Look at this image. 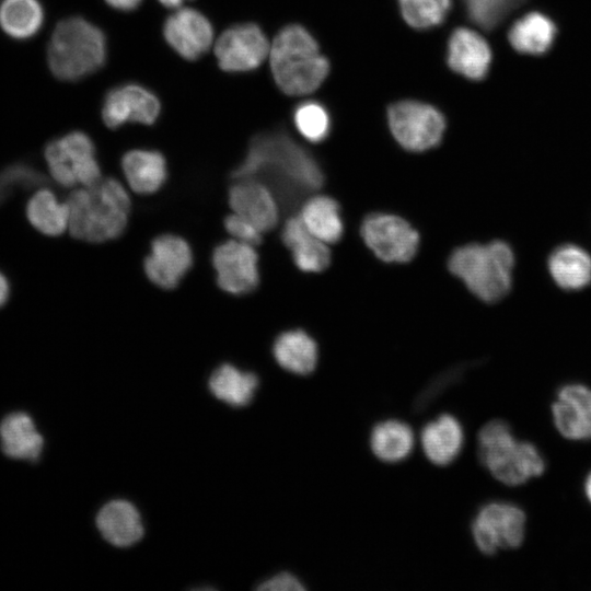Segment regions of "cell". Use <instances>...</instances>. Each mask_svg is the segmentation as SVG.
Listing matches in <instances>:
<instances>
[{
    "instance_id": "cell-1",
    "label": "cell",
    "mask_w": 591,
    "mask_h": 591,
    "mask_svg": "<svg viewBox=\"0 0 591 591\" xmlns=\"http://www.w3.org/2000/svg\"><path fill=\"white\" fill-rule=\"evenodd\" d=\"M233 177L271 179L280 199L290 205L320 189L325 179L315 157L283 130L255 136Z\"/></svg>"
},
{
    "instance_id": "cell-2",
    "label": "cell",
    "mask_w": 591,
    "mask_h": 591,
    "mask_svg": "<svg viewBox=\"0 0 591 591\" xmlns=\"http://www.w3.org/2000/svg\"><path fill=\"white\" fill-rule=\"evenodd\" d=\"M68 231L82 241L100 243L118 237L126 229L130 198L120 182L101 179L70 193Z\"/></svg>"
},
{
    "instance_id": "cell-3",
    "label": "cell",
    "mask_w": 591,
    "mask_h": 591,
    "mask_svg": "<svg viewBox=\"0 0 591 591\" xmlns=\"http://www.w3.org/2000/svg\"><path fill=\"white\" fill-rule=\"evenodd\" d=\"M268 57L275 83L291 96L314 92L329 73V61L317 42L299 24H289L277 33Z\"/></svg>"
},
{
    "instance_id": "cell-4",
    "label": "cell",
    "mask_w": 591,
    "mask_h": 591,
    "mask_svg": "<svg viewBox=\"0 0 591 591\" xmlns=\"http://www.w3.org/2000/svg\"><path fill=\"white\" fill-rule=\"evenodd\" d=\"M106 57L104 32L81 16L60 21L47 47L49 69L62 81H78L96 72Z\"/></svg>"
},
{
    "instance_id": "cell-5",
    "label": "cell",
    "mask_w": 591,
    "mask_h": 591,
    "mask_svg": "<svg viewBox=\"0 0 591 591\" xmlns=\"http://www.w3.org/2000/svg\"><path fill=\"white\" fill-rule=\"evenodd\" d=\"M514 255L503 241L470 243L455 248L448 260L450 271L479 300L498 302L512 286Z\"/></svg>"
},
{
    "instance_id": "cell-6",
    "label": "cell",
    "mask_w": 591,
    "mask_h": 591,
    "mask_svg": "<svg viewBox=\"0 0 591 591\" xmlns=\"http://www.w3.org/2000/svg\"><path fill=\"white\" fill-rule=\"evenodd\" d=\"M478 455L488 472L509 486L538 477L546 464L538 449L530 442L517 441L503 420H491L478 432Z\"/></svg>"
},
{
    "instance_id": "cell-7",
    "label": "cell",
    "mask_w": 591,
    "mask_h": 591,
    "mask_svg": "<svg viewBox=\"0 0 591 591\" xmlns=\"http://www.w3.org/2000/svg\"><path fill=\"white\" fill-rule=\"evenodd\" d=\"M44 157L50 176L60 186L80 184L86 187L102 179L93 141L82 131H72L50 141Z\"/></svg>"
},
{
    "instance_id": "cell-8",
    "label": "cell",
    "mask_w": 591,
    "mask_h": 591,
    "mask_svg": "<svg viewBox=\"0 0 591 591\" xmlns=\"http://www.w3.org/2000/svg\"><path fill=\"white\" fill-rule=\"evenodd\" d=\"M387 123L397 143L410 152H424L440 144L447 121L434 106L415 100L392 103Z\"/></svg>"
},
{
    "instance_id": "cell-9",
    "label": "cell",
    "mask_w": 591,
    "mask_h": 591,
    "mask_svg": "<svg viewBox=\"0 0 591 591\" xmlns=\"http://www.w3.org/2000/svg\"><path fill=\"white\" fill-rule=\"evenodd\" d=\"M525 523V513L520 507L495 501L477 512L472 536L483 554L493 555L501 548L519 547L524 540Z\"/></svg>"
},
{
    "instance_id": "cell-10",
    "label": "cell",
    "mask_w": 591,
    "mask_h": 591,
    "mask_svg": "<svg viewBox=\"0 0 591 591\" xmlns=\"http://www.w3.org/2000/svg\"><path fill=\"white\" fill-rule=\"evenodd\" d=\"M361 236L374 255L386 263H407L418 251V232L403 218L384 212L368 215Z\"/></svg>"
},
{
    "instance_id": "cell-11",
    "label": "cell",
    "mask_w": 591,
    "mask_h": 591,
    "mask_svg": "<svg viewBox=\"0 0 591 591\" xmlns=\"http://www.w3.org/2000/svg\"><path fill=\"white\" fill-rule=\"evenodd\" d=\"M270 44L255 23H240L227 28L215 44L218 66L227 72L257 69L268 57Z\"/></svg>"
},
{
    "instance_id": "cell-12",
    "label": "cell",
    "mask_w": 591,
    "mask_h": 591,
    "mask_svg": "<svg viewBox=\"0 0 591 591\" xmlns=\"http://www.w3.org/2000/svg\"><path fill=\"white\" fill-rule=\"evenodd\" d=\"M218 286L235 296L254 291L259 283L258 255L253 245L230 240L212 254Z\"/></svg>"
},
{
    "instance_id": "cell-13",
    "label": "cell",
    "mask_w": 591,
    "mask_h": 591,
    "mask_svg": "<svg viewBox=\"0 0 591 591\" xmlns=\"http://www.w3.org/2000/svg\"><path fill=\"white\" fill-rule=\"evenodd\" d=\"M160 112L161 104L157 95L136 83L109 90L102 105V118L108 128H117L125 123L152 125Z\"/></svg>"
},
{
    "instance_id": "cell-14",
    "label": "cell",
    "mask_w": 591,
    "mask_h": 591,
    "mask_svg": "<svg viewBox=\"0 0 591 591\" xmlns=\"http://www.w3.org/2000/svg\"><path fill=\"white\" fill-rule=\"evenodd\" d=\"M193 263L188 243L173 234H162L151 243L144 259V273L152 283L162 289L175 288Z\"/></svg>"
},
{
    "instance_id": "cell-15",
    "label": "cell",
    "mask_w": 591,
    "mask_h": 591,
    "mask_svg": "<svg viewBox=\"0 0 591 591\" xmlns=\"http://www.w3.org/2000/svg\"><path fill=\"white\" fill-rule=\"evenodd\" d=\"M163 36L181 57L196 60L212 45L213 27L201 12L181 8L165 20Z\"/></svg>"
},
{
    "instance_id": "cell-16",
    "label": "cell",
    "mask_w": 591,
    "mask_h": 591,
    "mask_svg": "<svg viewBox=\"0 0 591 591\" xmlns=\"http://www.w3.org/2000/svg\"><path fill=\"white\" fill-rule=\"evenodd\" d=\"M229 204L234 213L253 223L262 233L270 231L278 222L276 196L258 178H239L230 188Z\"/></svg>"
},
{
    "instance_id": "cell-17",
    "label": "cell",
    "mask_w": 591,
    "mask_h": 591,
    "mask_svg": "<svg viewBox=\"0 0 591 591\" xmlns=\"http://www.w3.org/2000/svg\"><path fill=\"white\" fill-rule=\"evenodd\" d=\"M557 431L566 439H591V389L583 384L564 385L552 406Z\"/></svg>"
},
{
    "instance_id": "cell-18",
    "label": "cell",
    "mask_w": 591,
    "mask_h": 591,
    "mask_svg": "<svg viewBox=\"0 0 591 591\" xmlns=\"http://www.w3.org/2000/svg\"><path fill=\"white\" fill-rule=\"evenodd\" d=\"M490 61V48L478 33L457 27L450 34L447 63L451 70L466 79L478 81L486 77Z\"/></svg>"
},
{
    "instance_id": "cell-19",
    "label": "cell",
    "mask_w": 591,
    "mask_h": 591,
    "mask_svg": "<svg viewBox=\"0 0 591 591\" xmlns=\"http://www.w3.org/2000/svg\"><path fill=\"white\" fill-rule=\"evenodd\" d=\"M281 240L290 250L296 266L305 273H320L331 263L327 244L315 237L299 216L287 219Z\"/></svg>"
},
{
    "instance_id": "cell-20",
    "label": "cell",
    "mask_w": 591,
    "mask_h": 591,
    "mask_svg": "<svg viewBox=\"0 0 591 591\" xmlns=\"http://www.w3.org/2000/svg\"><path fill=\"white\" fill-rule=\"evenodd\" d=\"M96 526L112 545L127 547L143 535L141 517L136 507L121 499L107 502L96 515Z\"/></svg>"
},
{
    "instance_id": "cell-21",
    "label": "cell",
    "mask_w": 591,
    "mask_h": 591,
    "mask_svg": "<svg viewBox=\"0 0 591 591\" xmlns=\"http://www.w3.org/2000/svg\"><path fill=\"white\" fill-rule=\"evenodd\" d=\"M464 442L460 421L443 414L421 430L420 443L427 459L436 465H447L457 457Z\"/></svg>"
},
{
    "instance_id": "cell-22",
    "label": "cell",
    "mask_w": 591,
    "mask_h": 591,
    "mask_svg": "<svg viewBox=\"0 0 591 591\" xmlns=\"http://www.w3.org/2000/svg\"><path fill=\"white\" fill-rule=\"evenodd\" d=\"M121 169L129 187L142 195L159 190L167 176L166 161L155 150L135 149L126 152Z\"/></svg>"
},
{
    "instance_id": "cell-23",
    "label": "cell",
    "mask_w": 591,
    "mask_h": 591,
    "mask_svg": "<svg viewBox=\"0 0 591 591\" xmlns=\"http://www.w3.org/2000/svg\"><path fill=\"white\" fill-rule=\"evenodd\" d=\"M273 355L282 369L306 375L313 372L317 364L318 349L316 341L308 333L291 329L277 336Z\"/></svg>"
},
{
    "instance_id": "cell-24",
    "label": "cell",
    "mask_w": 591,
    "mask_h": 591,
    "mask_svg": "<svg viewBox=\"0 0 591 591\" xmlns=\"http://www.w3.org/2000/svg\"><path fill=\"white\" fill-rule=\"evenodd\" d=\"M0 438L3 453L13 459L36 461L44 445L32 418L24 413H13L2 420Z\"/></svg>"
},
{
    "instance_id": "cell-25",
    "label": "cell",
    "mask_w": 591,
    "mask_h": 591,
    "mask_svg": "<svg viewBox=\"0 0 591 591\" xmlns=\"http://www.w3.org/2000/svg\"><path fill=\"white\" fill-rule=\"evenodd\" d=\"M547 265L552 278L564 290H579L591 282V256L575 244L554 250Z\"/></svg>"
},
{
    "instance_id": "cell-26",
    "label": "cell",
    "mask_w": 591,
    "mask_h": 591,
    "mask_svg": "<svg viewBox=\"0 0 591 591\" xmlns=\"http://www.w3.org/2000/svg\"><path fill=\"white\" fill-rule=\"evenodd\" d=\"M299 217L308 230L326 244H333L343 237L344 221L338 202L329 196H314L309 198Z\"/></svg>"
},
{
    "instance_id": "cell-27",
    "label": "cell",
    "mask_w": 591,
    "mask_h": 591,
    "mask_svg": "<svg viewBox=\"0 0 591 591\" xmlns=\"http://www.w3.org/2000/svg\"><path fill=\"white\" fill-rule=\"evenodd\" d=\"M415 436L412 428L399 420L389 419L375 425L370 434L373 454L389 463L406 459L414 449Z\"/></svg>"
},
{
    "instance_id": "cell-28",
    "label": "cell",
    "mask_w": 591,
    "mask_h": 591,
    "mask_svg": "<svg viewBox=\"0 0 591 591\" xmlns=\"http://www.w3.org/2000/svg\"><path fill=\"white\" fill-rule=\"evenodd\" d=\"M211 393L220 401L236 407L247 405L258 386V378L232 364L218 367L209 379Z\"/></svg>"
},
{
    "instance_id": "cell-29",
    "label": "cell",
    "mask_w": 591,
    "mask_h": 591,
    "mask_svg": "<svg viewBox=\"0 0 591 591\" xmlns=\"http://www.w3.org/2000/svg\"><path fill=\"white\" fill-rule=\"evenodd\" d=\"M30 223L40 233L57 236L68 230L69 211L67 202H61L48 189L37 190L26 205Z\"/></svg>"
},
{
    "instance_id": "cell-30",
    "label": "cell",
    "mask_w": 591,
    "mask_h": 591,
    "mask_svg": "<svg viewBox=\"0 0 591 591\" xmlns=\"http://www.w3.org/2000/svg\"><path fill=\"white\" fill-rule=\"evenodd\" d=\"M43 22L44 10L38 0H2L0 3V26L13 38H31Z\"/></svg>"
},
{
    "instance_id": "cell-31",
    "label": "cell",
    "mask_w": 591,
    "mask_h": 591,
    "mask_svg": "<svg viewBox=\"0 0 591 591\" xmlns=\"http://www.w3.org/2000/svg\"><path fill=\"white\" fill-rule=\"evenodd\" d=\"M556 33L554 23L541 13H530L517 21L510 32L512 47L523 54H542L552 45Z\"/></svg>"
},
{
    "instance_id": "cell-32",
    "label": "cell",
    "mask_w": 591,
    "mask_h": 591,
    "mask_svg": "<svg viewBox=\"0 0 591 591\" xmlns=\"http://www.w3.org/2000/svg\"><path fill=\"white\" fill-rule=\"evenodd\" d=\"M293 123L299 134L309 142L320 143L331 132L332 119L326 106L318 101H304L293 111Z\"/></svg>"
},
{
    "instance_id": "cell-33",
    "label": "cell",
    "mask_w": 591,
    "mask_h": 591,
    "mask_svg": "<svg viewBox=\"0 0 591 591\" xmlns=\"http://www.w3.org/2000/svg\"><path fill=\"white\" fill-rule=\"evenodd\" d=\"M404 21L413 28L426 31L440 26L447 19L451 0H397Z\"/></svg>"
},
{
    "instance_id": "cell-34",
    "label": "cell",
    "mask_w": 591,
    "mask_h": 591,
    "mask_svg": "<svg viewBox=\"0 0 591 591\" xmlns=\"http://www.w3.org/2000/svg\"><path fill=\"white\" fill-rule=\"evenodd\" d=\"M467 18L479 27L490 31L523 0H463Z\"/></svg>"
},
{
    "instance_id": "cell-35",
    "label": "cell",
    "mask_w": 591,
    "mask_h": 591,
    "mask_svg": "<svg viewBox=\"0 0 591 591\" xmlns=\"http://www.w3.org/2000/svg\"><path fill=\"white\" fill-rule=\"evenodd\" d=\"M225 230L236 240L250 245H257L262 241L263 233L243 217L231 213L224 219Z\"/></svg>"
},
{
    "instance_id": "cell-36",
    "label": "cell",
    "mask_w": 591,
    "mask_h": 591,
    "mask_svg": "<svg viewBox=\"0 0 591 591\" xmlns=\"http://www.w3.org/2000/svg\"><path fill=\"white\" fill-rule=\"evenodd\" d=\"M262 591H303L305 587L290 572H280L257 587Z\"/></svg>"
},
{
    "instance_id": "cell-37",
    "label": "cell",
    "mask_w": 591,
    "mask_h": 591,
    "mask_svg": "<svg viewBox=\"0 0 591 591\" xmlns=\"http://www.w3.org/2000/svg\"><path fill=\"white\" fill-rule=\"evenodd\" d=\"M106 3L114 8L115 10L119 11H132L137 9L142 0H105Z\"/></svg>"
},
{
    "instance_id": "cell-38",
    "label": "cell",
    "mask_w": 591,
    "mask_h": 591,
    "mask_svg": "<svg viewBox=\"0 0 591 591\" xmlns=\"http://www.w3.org/2000/svg\"><path fill=\"white\" fill-rule=\"evenodd\" d=\"M9 297V283L7 278L0 273V308L7 302Z\"/></svg>"
},
{
    "instance_id": "cell-39",
    "label": "cell",
    "mask_w": 591,
    "mask_h": 591,
    "mask_svg": "<svg viewBox=\"0 0 591 591\" xmlns=\"http://www.w3.org/2000/svg\"><path fill=\"white\" fill-rule=\"evenodd\" d=\"M166 8H179L187 0H159Z\"/></svg>"
},
{
    "instance_id": "cell-40",
    "label": "cell",
    "mask_w": 591,
    "mask_h": 591,
    "mask_svg": "<svg viewBox=\"0 0 591 591\" xmlns=\"http://www.w3.org/2000/svg\"><path fill=\"white\" fill-rule=\"evenodd\" d=\"M583 489H584L586 497L588 498V500L591 503V472L588 474V476H587V478L584 480Z\"/></svg>"
}]
</instances>
